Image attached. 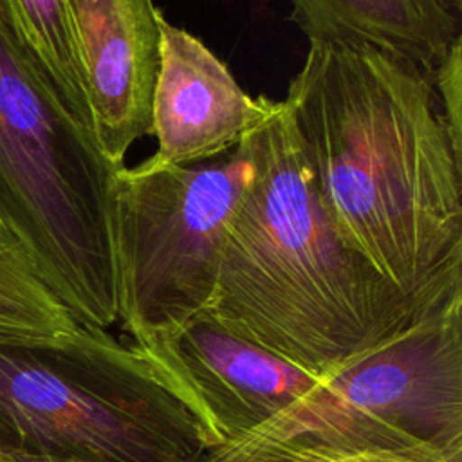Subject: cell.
Segmentation results:
<instances>
[{
    "label": "cell",
    "instance_id": "6da1fadb",
    "mask_svg": "<svg viewBox=\"0 0 462 462\" xmlns=\"http://www.w3.org/2000/svg\"><path fill=\"white\" fill-rule=\"evenodd\" d=\"M285 105L341 240L426 307L462 298V159L431 76L348 40H309Z\"/></svg>",
    "mask_w": 462,
    "mask_h": 462
},
{
    "label": "cell",
    "instance_id": "7a4b0ae2",
    "mask_svg": "<svg viewBox=\"0 0 462 462\" xmlns=\"http://www.w3.org/2000/svg\"><path fill=\"white\" fill-rule=\"evenodd\" d=\"M242 143L249 177L208 307L229 330L321 379L446 307L419 303L341 240L283 99Z\"/></svg>",
    "mask_w": 462,
    "mask_h": 462
},
{
    "label": "cell",
    "instance_id": "3957f363",
    "mask_svg": "<svg viewBox=\"0 0 462 462\" xmlns=\"http://www.w3.org/2000/svg\"><path fill=\"white\" fill-rule=\"evenodd\" d=\"M119 168L63 101L0 0V224L79 325L119 321L114 180Z\"/></svg>",
    "mask_w": 462,
    "mask_h": 462
},
{
    "label": "cell",
    "instance_id": "277c9868",
    "mask_svg": "<svg viewBox=\"0 0 462 462\" xmlns=\"http://www.w3.org/2000/svg\"><path fill=\"white\" fill-rule=\"evenodd\" d=\"M0 419L20 449L92 462H199L217 448L132 345L88 325L0 337Z\"/></svg>",
    "mask_w": 462,
    "mask_h": 462
},
{
    "label": "cell",
    "instance_id": "5b68a950",
    "mask_svg": "<svg viewBox=\"0 0 462 462\" xmlns=\"http://www.w3.org/2000/svg\"><path fill=\"white\" fill-rule=\"evenodd\" d=\"M240 440L462 462V300L318 379Z\"/></svg>",
    "mask_w": 462,
    "mask_h": 462
},
{
    "label": "cell",
    "instance_id": "8992f818",
    "mask_svg": "<svg viewBox=\"0 0 462 462\" xmlns=\"http://www.w3.org/2000/svg\"><path fill=\"white\" fill-rule=\"evenodd\" d=\"M247 177L242 141L209 162L116 171L117 310L130 337L209 307L226 231Z\"/></svg>",
    "mask_w": 462,
    "mask_h": 462
},
{
    "label": "cell",
    "instance_id": "52a82bcc",
    "mask_svg": "<svg viewBox=\"0 0 462 462\" xmlns=\"http://www.w3.org/2000/svg\"><path fill=\"white\" fill-rule=\"evenodd\" d=\"M132 346L197 415L217 446L254 433L318 383L229 330L209 309L134 336Z\"/></svg>",
    "mask_w": 462,
    "mask_h": 462
},
{
    "label": "cell",
    "instance_id": "ba28073f",
    "mask_svg": "<svg viewBox=\"0 0 462 462\" xmlns=\"http://www.w3.org/2000/svg\"><path fill=\"white\" fill-rule=\"evenodd\" d=\"M94 135L105 159L125 166L130 146L152 135L161 61L153 0H67Z\"/></svg>",
    "mask_w": 462,
    "mask_h": 462
},
{
    "label": "cell",
    "instance_id": "9c48e42d",
    "mask_svg": "<svg viewBox=\"0 0 462 462\" xmlns=\"http://www.w3.org/2000/svg\"><path fill=\"white\" fill-rule=\"evenodd\" d=\"M161 61L152 101L157 150L139 168L193 166L235 150L269 112L197 36L159 14Z\"/></svg>",
    "mask_w": 462,
    "mask_h": 462
},
{
    "label": "cell",
    "instance_id": "30bf717a",
    "mask_svg": "<svg viewBox=\"0 0 462 462\" xmlns=\"http://www.w3.org/2000/svg\"><path fill=\"white\" fill-rule=\"evenodd\" d=\"M309 40L361 42L411 60L428 74L460 38L448 0H287Z\"/></svg>",
    "mask_w": 462,
    "mask_h": 462
},
{
    "label": "cell",
    "instance_id": "8fae6325",
    "mask_svg": "<svg viewBox=\"0 0 462 462\" xmlns=\"http://www.w3.org/2000/svg\"><path fill=\"white\" fill-rule=\"evenodd\" d=\"M79 323L38 276L18 238L0 224V337H43Z\"/></svg>",
    "mask_w": 462,
    "mask_h": 462
},
{
    "label": "cell",
    "instance_id": "7c38bea8",
    "mask_svg": "<svg viewBox=\"0 0 462 462\" xmlns=\"http://www.w3.org/2000/svg\"><path fill=\"white\" fill-rule=\"evenodd\" d=\"M25 40L78 121L94 134L67 0H9Z\"/></svg>",
    "mask_w": 462,
    "mask_h": 462
},
{
    "label": "cell",
    "instance_id": "4fadbf2b",
    "mask_svg": "<svg viewBox=\"0 0 462 462\" xmlns=\"http://www.w3.org/2000/svg\"><path fill=\"white\" fill-rule=\"evenodd\" d=\"M199 462H442L426 455L406 453H346L323 448L291 444L236 440L206 453Z\"/></svg>",
    "mask_w": 462,
    "mask_h": 462
},
{
    "label": "cell",
    "instance_id": "5bb4252c",
    "mask_svg": "<svg viewBox=\"0 0 462 462\" xmlns=\"http://www.w3.org/2000/svg\"><path fill=\"white\" fill-rule=\"evenodd\" d=\"M431 83L437 94L439 108L453 146L462 159V40L457 38L446 56L433 69Z\"/></svg>",
    "mask_w": 462,
    "mask_h": 462
},
{
    "label": "cell",
    "instance_id": "9a60e30c",
    "mask_svg": "<svg viewBox=\"0 0 462 462\" xmlns=\"http://www.w3.org/2000/svg\"><path fill=\"white\" fill-rule=\"evenodd\" d=\"M0 462H92L74 455H60V453H43V451H29V449H9L0 451Z\"/></svg>",
    "mask_w": 462,
    "mask_h": 462
},
{
    "label": "cell",
    "instance_id": "2e32d148",
    "mask_svg": "<svg viewBox=\"0 0 462 462\" xmlns=\"http://www.w3.org/2000/svg\"><path fill=\"white\" fill-rule=\"evenodd\" d=\"M18 442L14 433L11 431V428L0 419V451H9V449H16Z\"/></svg>",
    "mask_w": 462,
    "mask_h": 462
},
{
    "label": "cell",
    "instance_id": "e0dca14e",
    "mask_svg": "<svg viewBox=\"0 0 462 462\" xmlns=\"http://www.w3.org/2000/svg\"><path fill=\"white\" fill-rule=\"evenodd\" d=\"M448 4H449V7L458 14L460 13V9H462V0H448Z\"/></svg>",
    "mask_w": 462,
    "mask_h": 462
}]
</instances>
